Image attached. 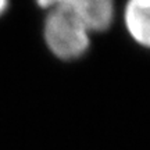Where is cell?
<instances>
[{
  "label": "cell",
  "instance_id": "obj_1",
  "mask_svg": "<svg viewBox=\"0 0 150 150\" xmlns=\"http://www.w3.org/2000/svg\"><path fill=\"white\" fill-rule=\"evenodd\" d=\"M45 40L61 60H75L89 47V31L67 3L50 8L45 21Z\"/></svg>",
  "mask_w": 150,
  "mask_h": 150
},
{
  "label": "cell",
  "instance_id": "obj_4",
  "mask_svg": "<svg viewBox=\"0 0 150 150\" xmlns=\"http://www.w3.org/2000/svg\"><path fill=\"white\" fill-rule=\"evenodd\" d=\"M36 1L43 8H53L56 6L63 4V0H36Z\"/></svg>",
  "mask_w": 150,
  "mask_h": 150
},
{
  "label": "cell",
  "instance_id": "obj_5",
  "mask_svg": "<svg viewBox=\"0 0 150 150\" xmlns=\"http://www.w3.org/2000/svg\"><path fill=\"white\" fill-rule=\"evenodd\" d=\"M6 7H7V0H0V14L4 11Z\"/></svg>",
  "mask_w": 150,
  "mask_h": 150
},
{
  "label": "cell",
  "instance_id": "obj_2",
  "mask_svg": "<svg viewBox=\"0 0 150 150\" xmlns=\"http://www.w3.org/2000/svg\"><path fill=\"white\" fill-rule=\"evenodd\" d=\"M67 4L75 11L89 32L106 31L114 17V0H68Z\"/></svg>",
  "mask_w": 150,
  "mask_h": 150
},
{
  "label": "cell",
  "instance_id": "obj_3",
  "mask_svg": "<svg viewBox=\"0 0 150 150\" xmlns=\"http://www.w3.org/2000/svg\"><path fill=\"white\" fill-rule=\"evenodd\" d=\"M124 18L131 38L150 49V0H128Z\"/></svg>",
  "mask_w": 150,
  "mask_h": 150
},
{
  "label": "cell",
  "instance_id": "obj_6",
  "mask_svg": "<svg viewBox=\"0 0 150 150\" xmlns=\"http://www.w3.org/2000/svg\"><path fill=\"white\" fill-rule=\"evenodd\" d=\"M67 1H68V0H63V3H67Z\"/></svg>",
  "mask_w": 150,
  "mask_h": 150
}]
</instances>
